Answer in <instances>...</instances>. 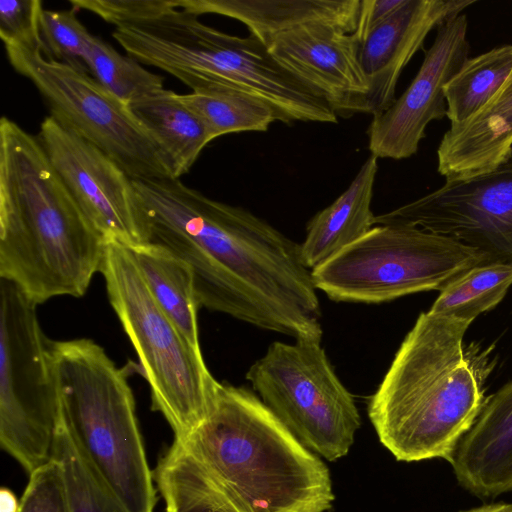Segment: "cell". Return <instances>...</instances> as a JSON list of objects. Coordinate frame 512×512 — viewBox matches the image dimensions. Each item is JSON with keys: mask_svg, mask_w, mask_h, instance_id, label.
Segmentation results:
<instances>
[{"mask_svg": "<svg viewBox=\"0 0 512 512\" xmlns=\"http://www.w3.org/2000/svg\"><path fill=\"white\" fill-rule=\"evenodd\" d=\"M147 243L190 267L199 307L296 339H322L321 307L300 244L252 212L179 179H134Z\"/></svg>", "mask_w": 512, "mask_h": 512, "instance_id": "obj_1", "label": "cell"}, {"mask_svg": "<svg viewBox=\"0 0 512 512\" xmlns=\"http://www.w3.org/2000/svg\"><path fill=\"white\" fill-rule=\"evenodd\" d=\"M153 479L165 512H328L334 501L326 464L254 392L228 383Z\"/></svg>", "mask_w": 512, "mask_h": 512, "instance_id": "obj_2", "label": "cell"}, {"mask_svg": "<svg viewBox=\"0 0 512 512\" xmlns=\"http://www.w3.org/2000/svg\"><path fill=\"white\" fill-rule=\"evenodd\" d=\"M106 241L84 215L37 136L0 120V279L38 306L82 297Z\"/></svg>", "mask_w": 512, "mask_h": 512, "instance_id": "obj_3", "label": "cell"}, {"mask_svg": "<svg viewBox=\"0 0 512 512\" xmlns=\"http://www.w3.org/2000/svg\"><path fill=\"white\" fill-rule=\"evenodd\" d=\"M470 324L420 313L370 397L369 419L398 461L450 462L479 416L486 398L463 343Z\"/></svg>", "mask_w": 512, "mask_h": 512, "instance_id": "obj_4", "label": "cell"}, {"mask_svg": "<svg viewBox=\"0 0 512 512\" xmlns=\"http://www.w3.org/2000/svg\"><path fill=\"white\" fill-rule=\"evenodd\" d=\"M114 39L127 55L169 73L192 91L211 86L242 91L269 104L287 124L338 123L328 103L279 65L251 34H226L174 8L118 27Z\"/></svg>", "mask_w": 512, "mask_h": 512, "instance_id": "obj_5", "label": "cell"}, {"mask_svg": "<svg viewBox=\"0 0 512 512\" xmlns=\"http://www.w3.org/2000/svg\"><path fill=\"white\" fill-rule=\"evenodd\" d=\"M59 413L92 465L129 512L157 502L128 373L88 338L48 340Z\"/></svg>", "mask_w": 512, "mask_h": 512, "instance_id": "obj_6", "label": "cell"}, {"mask_svg": "<svg viewBox=\"0 0 512 512\" xmlns=\"http://www.w3.org/2000/svg\"><path fill=\"white\" fill-rule=\"evenodd\" d=\"M100 272L109 302L139 358L152 409L174 438L193 431L212 411L221 383L152 296L131 250L108 241Z\"/></svg>", "mask_w": 512, "mask_h": 512, "instance_id": "obj_7", "label": "cell"}, {"mask_svg": "<svg viewBox=\"0 0 512 512\" xmlns=\"http://www.w3.org/2000/svg\"><path fill=\"white\" fill-rule=\"evenodd\" d=\"M479 250L404 224L375 225L312 270L317 290L336 302L379 304L429 290L442 291L470 269L487 264Z\"/></svg>", "mask_w": 512, "mask_h": 512, "instance_id": "obj_8", "label": "cell"}, {"mask_svg": "<svg viewBox=\"0 0 512 512\" xmlns=\"http://www.w3.org/2000/svg\"><path fill=\"white\" fill-rule=\"evenodd\" d=\"M246 379L263 404L308 449L329 461L346 456L361 419L321 340L275 341Z\"/></svg>", "mask_w": 512, "mask_h": 512, "instance_id": "obj_9", "label": "cell"}, {"mask_svg": "<svg viewBox=\"0 0 512 512\" xmlns=\"http://www.w3.org/2000/svg\"><path fill=\"white\" fill-rule=\"evenodd\" d=\"M0 444L30 475L53 460L58 401L36 305L0 279Z\"/></svg>", "mask_w": 512, "mask_h": 512, "instance_id": "obj_10", "label": "cell"}, {"mask_svg": "<svg viewBox=\"0 0 512 512\" xmlns=\"http://www.w3.org/2000/svg\"><path fill=\"white\" fill-rule=\"evenodd\" d=\"M4 46L11 66L33 83L57 122L110 156L132 179H174L128 106L92 76L49 60L38 50Z\"/></svg>", "mask_w": 512, "mask_h": 512, "instance_id": "obj_11", "label": "cell"}, {"mask_svg": "<svg viewBox=\"0 0 512 512\" xmlns=\"http://www.w3.org/2000/svg\"><path fill=\"white\" fill-rule=\"evenodd\" d=\"M404 224L453 238L482 252L489 263L512 265V159L389 212L374 225Z\"/></svg>", "mask_w": 512, "mask_h": 512, "instance_id": "obj_12", "label": "cell"}, {"mask_svg": "<svg viewBox=\"0 0 512 512\" xmlns=\"http://www.w3.org/2000/svg\"><path fill=\"white\" fill-rule=\"evenodd\" d=\"M37 138L84 215L106 242L147 243V227L134 179L110 156L52 116Z\"/></svg>", "mask_w": 512, "mask_h": 512, "instance_id": "obj_13", "label": "cell"}, {"mask_svg": "<svg viewBox=\"0 0 512 512\" xmlns=\"http://www.w3.org/2000/svg\"><path fill=\"white\" fill-rule=\"evenodd\" d=\"M467 17L459 14L437 29L416 76L386 110L372 115L368 148L376 158H409L418 151L432 120L443 119L444 86L468 59Z\"/></svg>", "mask_w": 512, "mask_h": 512, "instance_id": "obj_14", "label": "cell"}, {"mask_svg": "<svg viewBox=\"0 0 512 512\" xmlns=\"http://www.w3.org/2000/svg\"><path fill=\"white\" fill-rule=\"evenodd\" d=\"M266 48L279 65L320 95L337 117L368 114V83L353 33L311 23L273 36Z\"/></svg>", "mask_w": 512, "mask_h": 512, "instance_id": "obj_15", "label": "cell"}, {"mask_svg": "<svg viewBox=\"0 0 512 512\" xmlns=\"http://www.w3.org/2000/svg\"><path fill=\"white\" fill-rule=\"evenodd\" d=\"M473 3L471 0H406L359 42L360 64L368 83V114L380 113L395 101L400 74L429 32Z\"/></svg>", "mask_w": 512, "mask_h": 512, "instance_id": "obj_16", "label": "cell"}, {"mask_svg": "<svg viewBox=\"0 0 512 512\" xmlns=\"http://www.w3.org/2000/svg\"><path fill=\"white\" fill-rule=\"evenodd\" d=\"M449 463L458 482L478 497L512 490V381L486 398Z\"/></svg>", "mask_w": 512, "mask_h": 512, "instance_id": "obj_17", "label": "cell"}, {"mask_svg": "<svg viewBox=\"0 0 512 512\" xmlns=\"http://www.w3.org/2000/svg\"><path fill=\"white\" fill-rule=\"evenodd\" d=\"M437 159L446 181L482 175L512 159V70L480 110L444 134Z\"/></svg>", "mask_w": 512, "mask_h": 512, "instance_id": "obj_18", "label": "cell"}, {"mask_svg": "<svg viewBox=\"0 0 512 512\" xmlns=\"http://www.w3.org/2000/svg\"><path fill=\"white\" fill-rule=\"evenodd\" d=\"M361 0H175L176 8L199 16L215 13L236 19L265 46L273 36L311 23L353 33Z\"/></svg>", "mask_w": 512, "mask_h": 512, "instance_id": "obj_19", "label": "cell"}, {"mask_svg": "<svg viewBox=\"0 0 512 512\" xmlns=\"http://www.w3.org/2000/svg\"><path fill=\"white\" fill-rule=\"evenodd\" d=\"M377 170L378 158L370 155L349 186L309 220L300 244L308 269L324 264L375 226L371 203Z\"/></svg>", "mask_w": 512, "mask_h": 512, "instance_id": "obj_20", "label": "cell"}, {"mask_svg": "<svg viewBox=\"0 0 512 512\" xmlns=\"http://www.w3.org/2000/svg\"><path fill=\"white\" fill-rule=\"evenodd\" d=\"M128 108L159 149L175 179L190 170L212 141L199 116L171 90L155 91L133 101Z\"/></svg>", "mask_w": 512, "mask_h": 512, "instance_id": "obj_21", "label": "cell"}, {"mask_svg": "<svg viewBox=\"0 0 512 512\" xmlns=\"http://www.w3.org/2000/svg\"><path fill=\"white\" fill-rule=\"evenodd\" d=\"M129 249L157 304L186 340L195 349L201 350L197 323V310L200 307L188 264L155 244L145 243Z\"/></svg>", "mask_w": 512, "mask_h": 512, "instance_id": "obj_22", "label": "cell"}, {"mask_svg": "<svg viewBox=\"0 0 512 512\" xmlns=\"http://www.w3.org/2000/svg\"><path fill=\"white\" fill-rule=\"evenodd\" d=\"M178 97L203 121L212 140L234 132H264L279 121L263 100L227 87H206Z\"/></svg>", "mask_w": 512, "mask_h": 512, "instance_id": "obj_23", "label": "cell"}, {"mask_svg": "<svg viewBox=\"0 0 512 512\" xmlns=\"http://www.w3.org/2000/svg\"><path fill=\"white\" fill-rule=\"evenodd\" d=\"M512 70V45L495 47L468 58L444 86L446 116L456 126L480 110Z\"/></svg>", "mask_w": 512, "mask_h": 512, "instance_id": "obj_24", "label": "cell"}, {"mask_svg": "<svg viewBox=\"0 0 512 512\" xmlns=\"http://www.w3.org/2000/svg\"><path fill=\"white\" fill-rule=\"evenodd\" d=\"M53 459L62 467L72 512H129L92 465L60 414Z\"/></svg>", "mask_w": 512, "mask_h": 512, "instance_id": "obj_25", "label": "cell"}, {"mask_svg": "<svg viewBox=\"0 0 512 512\" xmlns=\"http://www.w3.org/2000/svg\"><path fill=\"white\" fill-rule=\"evenodd\" d=\"M511 285L512 265H479L443 289L428 311L472 323L481 313L494 308Z\"/></svg>", "mask_w": 512, "mask_h": 512, "instance_id": "obj_26", "label": "cell"}, {"mask_svg": "<svg viewBox=\"0 0 512 512\" xmlns=\"http://www.w3.org/2000/svg\"><path fill=\"white\" fill-rule=\"evenodd\" d=\"M92 77L125 105L163 89V77L145 69L139 61L122 55L97 36H92L85 56Z\"/></svg>", "mask_w": 512, "mask_h": 512, "instance_id": "obj_27", "label": "cell"}, {"mask_svg": "<svg viewBox=\"0 0 512 512\" xmlns=\"http://www.w3.org/2000/svg\"><path fill=\"white\" fill-rule=\"evenodd\" d=\"M75 11L73 8L43 10L40 22L43 55L79 72L89 73L85 56L93 35L78 20Z\"/></svg>", "mask_w": 512, "mask_h": 512, "instance_id": "obj_28", "label": "cell"}, {"mask_svg": "<svg viewBox=\"0 0 512 512\" xmlns=\"http://www.w3.org/2000/svg\"><path fill=\"white\" fill-rule=\"evenodd\" d=\"M18 512H72L62 467L56 460L29 475Z\"/></svg>", "mask_w": 512, "mask_h": 512, "instance_id": "obj_29", "label": "cell"}, {"mask_svg": "<svg viewBox=\"0 0 512 512\" xmlns=\"http://www.w3.org/2000/svg\"><path fill=\"white\" fill-rule=\"evenodd\" d=\"M42 2L39 0L0 1V36L3 43H13L43 54L40 33Z\"/></svg>", "mask_w": 512, "mask_h": 512, "instance_id": "obj_30", "label": "cell"}, {"mask_svg": "<svg viewBox=\"0 0 512 512\" xmlns=\"http://www.w3.org/2000/svg\"><path fill=\"white\" fill-rule=\"evenodd\" d=\"M73 9L90 11L115 27L146 20L176 8L175 0H70Z\"/></svg>", "mask_w": 512, "mask_h": 512, "instance_id": "obj_31", "label": "cell"}, {"mask_svg": "<svg viewBox=\"0 0 512 512\" xmlns=\"http://www.w3.org/2000/svg\"><path fill=\"white\" fill-rule=\"evenodd\" d=\"M405 2L406 0H361L356 29L353 32L358 41H362L371 30L388 19Z\"/></svg>", "mask_w": 512, "mask_h": 512, "instance_id": "obj_32", "label": "cell"}, {"mask_svg": "<svg viewBox=\"0 0 512 512\" xmlns=\"http://www.w3.org/2000/svg\"><path fill=\"white\" fill-rule=\"evenodd\" d=\"M20 501L9 489L2 488L0 491V512H18Z\"/></svg>", "mask_w": 512, "mask_h": 512, "instance_id": "obj_33", "label": "cell"}, {"mask_svg": "<svg viewBox=\"0 0 512 512\" xmlns=\"http://www.w3.org/2000/svg\"><path fill=\"white\" fill-rule=\"evenodd\" d=\"M461 512H512L511 503H496L484 505Z\"/></svg>", "mask_w": 512, "mask_h": 512, "instance_id": "obj_34", "label": "cell"}]
</instances>
